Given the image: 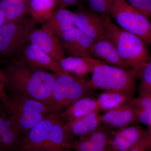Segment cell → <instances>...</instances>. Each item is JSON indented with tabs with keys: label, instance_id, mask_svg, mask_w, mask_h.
Segmentation results:
<instances>
[{
	"label": "cell",
	"instance_id": "obj_29",
	"mask_svg": "<svg viewBox=\"0 0 151 151\" xmlns=\"http://www.w3.org/2000/svg\"><path fill=\"white\" fill-rule=\"evenodd\" d=\"M151 147V131L147 130L142 138L128 151H147Z\"/></svg>",
	"mask_w": 151,
	"mask_h": 151
},
{
	"label": "cell",
	"instance_id": "obj_22",
	"mask_svg": "<svg viewBox=\"0 0 151 151\" xmlns=\"http://www.w3.org/2000/svg\"><path fill=\"white\" fill-rule=\"evenodd\" d=\"M0 10L6 22L18 21L24 18L29 12L26 0H0Z\"/></svg>",
	"mask_w": 151,
	"mask_h": 151
},
{
	"label": "cell",
	"instance_id": "obj_35",
	"mask_svg": "<svg viewBox=\"0 0 151 151\" xmlns=\"http://www.w3.org/2000/svg\"><path fill=\"white\" fill-rule=\"evenodd\" d=\"M23 151H50L49 150H24Z\"/></svg>",
	"mask_w": 151,
	"mask_h": 151
},
{
	"label": "cell",
	"instance_id": "obj_25",
	"mask_svg": "<svg viewBox=\"0 0 151 151\" xmlns=\"http://www.w3.org/2000/svg\"><path fill=\"white\" fill-rule=\"evenodd\" d=\"M139 78L140 80L138 89L139 95L151 94V60L142 65Z\"/></svg>",
	"mask_w": 151,
	"mask_h": 151
},
{
	"label": "cell",
	"instance_id": "obj_3",
	"mask_svg": "<svg viewBox=\"0 0 151 151\" xmlns=\"http://www.w3.org/2000/svg\"><path fill=\"white\" fill-rule=\"evenodd\" d=\"M0 99L23 137L45 116L54 112L42 102L5 90L0 94Z\"/></svg>",
	"mask_w": 151,
	"mask_h": 151
},
{
	"label": "cell",
	"instance_id": "obj_11",
	"mask_svg": "<svg viewBox=\"0 0 151 151\" xmlns=\"http://www.w3.org/2000/svg\"><path fill=\"white\" fill-rule=\"evenodd\" d=\"M100 120L102 125L112 130L137 124L136 110L133 100L129 103L100 115Z\"/></svg>",
	"mask_w": 151,
	"mask_h": 151
},
{
	"label": "cell",
	"instance_id": "obj_24",
	"mask_svg": "<svg viewBox=\"0 0 151 151\" xmlns=\"http://www.w3.org/2000/svg\"><path fill=\"white\" fill-rule=\"evenodd\" d=\"M57 0H29V12L37 22L43 23L55 10Z\"/></svg>",
	"mask_w": 151,
	"mask_h": 151
},
{
	"label": "cell",
	"instance_id": "obj_36",
	"mask_svg": "<svg viewBox=\"0 0 151 151\" xmlns=\"http://www.w3.org/2000/svg\"><path fill=\"white\" fill-rule=\"evenodd\" d=\"M0 151H5L4 150H2V149H0Z\"/></svg>",
	"mask_w": 151,
	"mask_h": 151
},
{
	"label": "cell",
	"instance_id": "obj_31",
	"mask_svg": "<svg viewBox=\"0 0 151 151\" xmlns=\"http://www.w3.org/2000/svg\"><path fill=\"white\" fill-rule=\"evenodd\" d=\"M85 0H57L59 7L67 8L68 7L83 6V3Z\"/></svg>",
	"mask_w": 151,
	"mask_h": 151
},
{
	"label": "cell",
	"instance_id": "obj_32",
	"mask_svg": "<svg viewBox=\"0 0 151 151\" xmlns=\"http://www.w3.org/2000/svg\"><path fill=\"white\" fill-rule=\"evenodd\" d=\"M4 89V78L2 72L0 68V94L2 93Z\"/></svg>",
	"mask_w": 151,
	"mask_h": 151
},
{
	"label": "cell",
	"instance_id": "obj_33",
	"mask_svg": "<svg viewBox=\"0 0 151 151\" xmlns=\"http://www.w3.org/2000/svg\"><path fill=\"white\" fill-rule=\"evenodd\" d=\"M6 23V22L4 16L2 12L0 10V27H1Z\"/></svg>",
	"mask_w": 151,
	"mask_h": 151
},
{
	"label": "cell",
	"instance_id": "obj_17",
	"mask_svg": "<svg viewBox=\"0 0 151 151\" xmlns=\"http://www.w3.org/2000/svg\"><path fill=\"white\" fill-rule=\"evenodd\" d=\"M115 131L101 124L92 134L76 139L72 150L75 151H108V145Z\"/></svg>",
	"mask_w": 151,
	"mask_h": 151
},
{
	"label": "cell",
	"instance_id": "obj_12",
	"mask_svg": "<svg viewBox=\"0 0 151 151\" xmlns=\"http://www.w3.org/2000/svg\"><path fill=\"white\" fill-rule=\"evenodd\" d=\"M29 42L35 45L58 62L65 57V49L60 39L42 28L33 30Z\"/></svg>",
	"mask_w": 151,
	"mask_h": 151
},
{
	"label": "cell",
	"instance_id": "obj_15",
	"mask_svg": "<svg viewBox=\"0 0 151 151\" xmlns=\"http://www.w3.org/2000/svg\"><path fill=\"white\" fill-rule=\"evenodd\" d=\"M90 54L91 57L108 65L124 69L132 68L121 57L107 36L94 42L90 47Z\"/></svg>",
	"mask_w": 151,
	"mask_h": 151
},
{
	"label": "cell",
	"instance_id": "obj_21",
	"mask_svg": "<svg viewBox=\"0 0 151 151\" xmlns=\"http://www.w3.org/2000/svg\"><path fill=\"white\" fill-rule=\"evenodd\" d=\"M97 111H100L97 99L89 96L76 101L60 112L59 115L65 124Z\"/></svg>",
	"mask_w": 151,
	"mask_h": 151
},
{
	"label": "cell",
	"instance_id": "obj_9",
	"mask_svg": "<svg viewBox=\"0 0 151 151\" xmlns=\"http://www.w3.org/2000/svg\"><path fill=\"white\" fill-rule=\"evenodd\" d=\"M73 18L75 27L93 40L106 36L105 19L84 6L73 12Z\"/></svg>",
	"mask_w": 151,
	"mask_h": 151
},
{
	"label": "cell",
	"instance_id": "obj_19",
	"mask_svg": "<svg viewBox=\"0 0 151 151\" xmlns=\"http://www.w3.org/2000/svg\"><path fill=\"white\" fill-rule=\"evenodd\" d=\"M100 111H94L79 119L64 124L65 129L76 137H86L96 131L101 126Z\"/></svg>",
	"mask_w": 151,
	"mask_h": 151
},
{
	"label": "cell",
	"instance_id": "obj_1",
	"mask_svg": "<svg viewBox=\"0 0 151 151\" xmlns=\"http://www.w3.org/2000/svg\"><path fill=\"white\" fill-rule=\"evenodd\" d=\"M1 70L4 90L22 94L50 106L55 73L33 67L20 58L9 61Z\"/></svg>",
	"mask_w": 151,
	"mask_h": 151
},
{
	"label": "cell",
	"instance_id": "obj_8",
	"mask_svg": "<svg viewBox=\"0 0 151 151\" xmlns=\"http://www.w3.org/2000/svg\"><path fill=\"white\" fill-rule=\"evenodd\" d=\"M37 23L25 18L18 21L6 22L0 27V55H12L29 42L31 33Z\"/></svg>",
	"mask_w": 151,
	"mask_h": 151
},
{
	"label": "cell",
	"instance_id": "obj_5",
	"mask_svg": "<svg viewBox=\"0 0 151 151\" xmlns=\"http://www.w3.org/2000/svg\"><path fill=\"white\" fill-rule=\"evenodd\" d=\"M105 27L107 37L132 68L151 61L147 44L141 38L116 25L111 18L105 19Z\"/></svg>",
	"mask_w": 151,
	"mask_h": 151
},
{
	"label": "cell",
	"instance_id": "obj_14",
	"mask_svg": "<svg viewBox=\"0 0 151 151\" xmlns=\"http://www.w3.org/2000/svg\"><path fill=\"white\" fill-rule=\"evenodd\" d=\"M64 49L72 56L91 57L90 49L95 41L74 27L65 32L60 37Z\"/></svg>",
	"mask_w": 151,
	"mask_h": 151
},
{
	"label": "cell",
	"instance_id": "obj_13",
	"mask_svg": "<svg viewBox=\"0 0 151 151\" xmlns=\"http://www.w3.org/2000/svg\"><path fill=\"white\" fill-rule=\"evenodd\" d=\"M147 131L137 124L115 130L107 151H129L142 138Z\"/></svg>",
	"mask_w": 151,
	"mask_h": 151
},
{
	"label": "cell",
	"instance_id": "obj_28",
	"mask_svg": "<svg viewBox=\"0 0 151 151\" xmlns=\"http://www.w3.org/2000/svg\"><path fill=\"white\" fill-rule=\"evenodd\" d=\"M133 103L135 109H151V94H139L137 98H133Z\"/></svg>",
	"mask_w": 151,
	"mask_h": 151
},
{
	"label": "cell",
	"instance_id": "obj_30",
	"mask_svg": "<svg viewBox=\"0 0 151 151\" xmlns=\"http://www.w3.org/2000/svg\"><path fill=\"white\" fill-rule=\"evenodd\" d=\"M136 110L137 124L142 123L147 125L151 131V109Z\"/></svg>",
	"mask_w": 151,
	"mask_h": 151
},
{
	"label": "cell",
	"instance_id": "obj_2",
	"mask_svg": "<svg viewBox=\"0 0 151 151\" xmlns=\"http://www.w3.org/2000/svg\"><path fill=\"white\" fill-rule=\"evenodd\" d=\"M76 140L65 129L59 113L53 112L45 116L23 137L20 151L72 149Z\"/></svg>",
	"mask_w": 151,
	"mask_h": 151
},
{
	"label": "cell",
	"instance_id": "obj_34",
	"mask_svg": "<svg viewBox=\"0 0 151 151\" xmlns=\"http://www.w3.org/2000/svg\"><path fill=\"white\" fill-rule=\"evenodd\" d=\"M50 151H75L70 149L66 148H54L49 150Z\"/></svg>",
	"mask_w": 151,
	"mask_h": 151
},
{
	"label": "cell",
	"instance_id": "obj_16",
	"mask_svg": "<svg viewBox=\"0 0 151 151\" xmlns=\"http://www.w3.org/2000/svg\"><path fill=\"white\" fill-rule=\"evenodd\" d=\"M21 50L22 55L20 58L29 65L53 73L62 71L59 62L52 59L35 45L28 42Z\"/></svg>",
	"mask_w": 151,
	"mask_h": 151
},
{
	"label": "cell",
	"instance_id": "obj_10",
	"mask_svg": "<svg viewBox=\"0 0 151 151\" xmlns=\"http://www.w3.org/2000/svg\"><path fill=\"white\" fill-rule=\"evenodd\" d=\"M23 136L0 99V149L20 151Z\"/></svg>",
	"mask_w": 151,
	"mask_h": 151
},
{
	"label": "cell",
	"instance_id": "obj_27",
	"mask_svg": "<svg viewBox=\"0 0 151 151\" xmlns=\"http://www.w3.org/2000/svg\"><path fill=\"white\" fill-rule=\"evenodd\" d=\"M130 6L150 18L151 16V0H124Z\"/></svg>",
	"mask_w": 151,
	"mask_h": 151
},
{
	"label": "cell",
	"instance_id": "obj_20",
	"mask_svg": "<svg viewBox=\"0 0 151 151\" xmlns=\"http://www.w3.org/2000/svg\"><path fill=\"white\" fill-rule=\"evenodd\" d=\"M99 60L92 57L72 56L64 57L59 62L62 70L79 78H84L91 73Z\"/></svg>",
	"mask_w": 151,
	"mask_h": 151
},
{
	"label": "cell",
	"instance_id": "obj_4",
	"mask_svg": "<svg viewBox=\"0 0 151 151\" xmlns=\"http://www.w3.org/2000/svg\"><path fill=\"white\" fill-rule=\"evenodd\" d=\"M143 64L127 69L99 60L92 69L90 81L96 90L120 92L134 97L137 80Z\"/></svg>",
	"mask_w": 151,
	"mask_h": 151
},
{
	"label": "cell",
	"instance_id": "obj_7",
	"mask_svg": "<svg viewBox=\"0 0 151 151\" xmlns=\"http://www.w3.org/2000/svg\"><path fill=\"white\" fill-rule=\"evenodd\" d=\"M111 16L120 27L151 43V24L149 18L134 9L124 0H114Z\"/></svg>",
	"mask_w": 151,
	"mask_h": 151
},
{
	"label": "cell",
	"instance_id": "obj_26",
	"mask_svg": "<svg viewBox=\"0 0 151 151\" xmlns=\"http://www.w3.org/2000/svg\"><path fill=\"white\" fill-rule=\"evenodd\" d=\"M90 10L104 18H111V11L114 0H86Z\"/></svg>",
	"mask_w": 151,
	"mask_h": 151
},
{
	"label": "cell",
	"instance_id": "obj_18",
	"mask_svg": "<svg viewBox=\"0 0 151 151\" xmlns=\"http://www.w3.org/2000/svg\"><path fill=\"white\" fill-rule=\"evenodd\" d=\"M73 16V12L67 8L58 7L44 22L42 28L60 39L63 33L75 27Z\"/></svg>",
	"mask_w": 151,
	"mask_h": 151
},
{
	"label": "cell",
	"instance_id": "obj_6",
	"mask_svg": "<svg viewBox=\"0 0 151 151\" xmlns=\"http://www.w3.org/2000/svg\"><path fill=\"white\" fill-rule=\"evenodd\" d=\"M96 90L90 80L63 70L55 73L50 107L59 113L76 101L90 96Z\"/></svg>",
	"mask_w": 151,
	"mask_h": 151
},
{
	"label": "cell",
	"instance_id": "obj_23",
	"mask_svg": "<svg viewBox=\"0 0 151 151\" xmlns=\"http://www.w3.org/2000/svg\"><path fill=\"white\" fill-rule=\"evenodd\" d=\"M134 97L120 92L104 91L97 99L99 110L107 112L131 102Z\"/></svg>",
	"mask_w": 151,
	"mask_h": 151
}]
</instances>
